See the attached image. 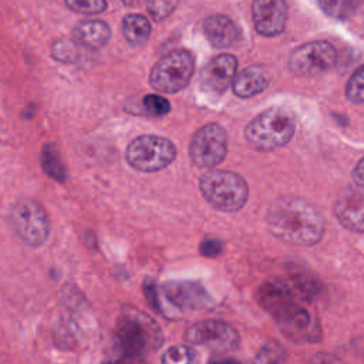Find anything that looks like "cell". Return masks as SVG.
Returning <instances> with one entry per match:
<instances>
[{"instance_id": "31", "label": "cell", "mask_w": 364, "mask_h": 364, "mask_svg": "<svg viewBox=\"0 0 364 364\" xmlns=\"http://www.w3.org/2000/svg\"><path fill=\"white\" fill-rule=\"evenodd\" d=\"M353 4H354V9L364 11V0H353Z\"/></svg>"}, {"instance_id": "15", "label": "cell", "mask_w": 364, "mask_h": 364, "mask_svg": "<svg viewBox=\"0 0 364 364\" xmlns=\"http://www.w3.org/2000/svg\"><path fill=\"white\" fill-rule=\"evenodd\" d=\"M237 60L232 54H219L212 58L200 73V84L206 91L222 94L233 81Z\"/></svg>"}, {"instance_id": "10", "label": "cell", "mask_w": 364, "mask_h": 364, "mask_svg": "<svg viewBox=\"0 0 364 364\" xmlns=\"http://www.w3.org/2000/svg\"><path fill=\"white\" fill-rule=\"evenodd\" d=\"M183 338L189 344L203 346L213 351H230L239 344L236 328L220 320L195 323L185 330Z\"/></svg>"}, {"instance_id": "22", "label": "cell", "mask_w": 364, "mask_h": 364, "mask_svg": "<svg viewBox=\"0 0 364 364\" xmlns=\"http://www.w3.org/2000/svg\"><path fill=\"white\" fill-rule=\"evenodd\" d=\"M80 47L81 46L74 40L60 38V40L54 41V44L51 47V54H53V58L60 63L73 64V63H77L81 57Z\"/></svg>"}, {"instance_id": "26", "label": "cell", "mask_w": 364, "mask_h": 364, "mask_svg": "<svg viewBox=\"0 0 364 364\" xmlns=\"http://www.w3.org/2000/svg\"><path fill=\"white\" fill-rule=\"evenodd\" d=\"M144 1L151 17L156 21H161L172 14L179 0H144Z\"/></svg>"}, {"instance_id": "9", "label": "cell", "mask_w": 364, "mask_h": 364, "mask_svg": "<svg viewBox=\"0 0 364 364\" xmlns=\"http://www.w3.org/2000/svg\"><path fill=\"white\" fill-rule=\"evenodd\" d=\"M337 58L336 48L327 41H310L297 47L289 58V68L300 77H314L328 71Z\"/></svg>"}, {"instance_id": "8", "label": "cell", "mask_w": 364, "mask_h": 364, "mask_svg": "<svg viewBox=\"0 0 364 364\" xmlns=\"http://www.w3.org/2000/svg\"><path fill=\"white\" fill-rule=\"evenodd\" d=\"M228 152V135L219 124L203 125L192 138L189 154L199 168H213L219 165Z\"/></svg>"}, {"instance_id": "30", "label": "cell", "mask_w": 364, "mask_h": 364, "mask_svg": "<svg viewBox=\"0 0 364 364\" xmlns=\"http://www.w3.org/2000/svg\"><path fill=\"white\" fill-rule=\"evenodd\" d=\"M353 179L358 186L364 188V158L355 165L353 171Z\"/></svg>"}, {"instance_id": "12", "label": "cell", "mask_w": 364, "mask_h": 364, "mask_svg": "<svg viewBox=\"0 0 364 364\" xmlns=\"http://www.w3.org/2000/svg\"><path fill=\"white\" fill-rule=\"evenodd\" d=\"M252 16L259 34L277 36L284 30L287 20L286 0H253Z\"/></svg>"}, {"instance_id": "14", "label": "cell", "mask_w": 364, "mask_h": 364, "mask_svg": "<svg viewBox=\"0 0 364 364\" xmlns=\"http://www.w3.org/2000/svg\"><path fill=\"white\" fill-rule=\"evenodd\" d=\"M165 297L179 309L199 310L210 304V296L200 283L172 280L162 286Z\"/></svg>"}, {"instance_id": "25", "label": "cell", "mask_w": 364, "mask_h": 364, "mask_svg": "<svg viewBox=\"0 0 364 364\" xmlns=\"http://www.w3.org/2000/svg\"><path fill=\"white\" fill-rule=\"evenodd\" d=\"M346 95L351 102H364V65H361L348 80L346 85Z\"/></svg>"}, {"instance_id": "5", "label": "cell", "mask_w": 364, "mask_h": 364, "mask_svg": "<svg viewBox=\"0 0 364 364\" xmlns=\"http://www.w3.org/2000/svg\"><path fill=\"white\" fill-rule=\"evenodd\" d=\"M176 156V148L168 138L141 135L129 142L125 159L139 172H156L166 168Z\"/></svg>"}, {"instance_id": "18", "label": "cell", "mask_w": 364, "mask_h": 364, "mask_svg": "<svg viewBox=\"0 0 364 364\" xmlns=\"http://www.w3.org/2000/svg\"><path fill=\"white\" fill-rule=\"evenodd\" d=\"M111 38V28L102 20H84L73 30V40L81 47L98 50Z\"/></svg>"}, {"instance_id": "6", "label": "cell", "mask_w": 364, "mask_h": 364, "mask_svg": "<svg viewBox=\"0 0 364 364\" xmlns=\"http://www.w3.org/2000/svg\"><path fill=\"white\" fill-rule=\"evenodd\" d=\"M10 223L20 240L30 247H38L48 239V215L46 209L34 199H18L10 210Z\"/></svg>"}, {"instance_id": "2", "label": "cell", "mask_w": 364, "mask_h": 364, "mask_svg": "<svg viewBox=\"0 0 364 364\" xmlns=\"http://www.w3.org/2000/svg\"><path fill=\"white\" fill-rule=\"evenodd\" d=\"M162 340L161 328L154 318L135 307L122 310L114 334L117 360H142L145 354L159 348Z\"/></svg>"}, {"instance_id": "4", "label": "cell", "mask_w": 364, "mask_h": 364, "mask_svg": "<svg viewBox=\"0 0 364 364\" xmlns=\"http://www.w3.org/2000/svg\"><path fill=\"white\" fill-rule=\"evenodd\" d=\"M199 189L210 206L223 212L242 209L249 195L247 183L240 175L220 169L205 172L199 179Z\"/></svg>"}, {"instance_id": "19", "label": "cell", "mask_w": 364, "mask_h": 364, "mask_svg": "<svg viewBox=\"0 0 364 364\" xmlns=\"http://www.w3.org/2000/svg\"><path fill=\"white\" fill-rule=\"evenodd\" d=\"M269 85V75L260 67H247L232 81L233 92L240 98H250L264 91Z\"/></svg>"}, {"instance_id": "7", "label": "cell", "mask_w": 364, "mask_h": 364, "mask_svg": "<svg viewBox=\"0 0 364 364\" xmlns=\"http://www.w3.org/2000/svg\"><path fill=\"white\" fill-rule=\"evenodd\" d=\"M195 71V61L189 51L175 50L164 55L151 70L149 82L154 90L173 94L188 85Z\"/></svg>"}, {"instance_id": "11", "label": "cell", "mask_w": 364, "mask_h": 364, "mask_svg": "<svg viewBox=\"0 0 364 364\" xmlns=\"http://www.w3.org/2000/svg\"><path fill=\"white\" fill-rule=\"evenodd\" d=\"M274 318L284 336L294 341H316L321 336L320 328L310 313L297 303H293Z\"/></svg>"}, {"instance_id": "28", "label": "cell", "mask_w": 364, "mask_h": 364, "mask_svg": "<svg viewBox=\"0 0 364 364\" xmlns=\"http://www.w3.org/2000/svg\"><path fill=\"white\" fill-rule=\"evenodd\" d=\"M145 109L148 114L155 115V117H162L165 114L169 112L171 109V104L166 98L158 95V94H148L144 97L142 101Z\"/></svg>"}, {"instance_id": "24", "label": "cell", "mask_w": 364, "mask_h": 364, "mask_svg": "<svg viewBox=\"0 0 364 364\" xmlns=\"http://www.w3.org/2000/svg\"><path fill=\"white\" fill-rule=\"evenodd\" d=\"M196 361V353L192 347L179 344L168 348L162 355V363L168 364H191Z\"/></svg>"}, {"instance_id": "17", "label": "cell", "mask_w": 364, "mask_h": 364, "mask_svg": "<svg viewBox=\"0 0 364 364\" xmlns=\"http://www.w3.org/2000/svg\"><path fill=\"white\" fill-rule=\"evenodd\" d=\"M257 300L266 311L277 317L287 307L296 303L290 289L283 282H267L257 291Z\"/></svg>"}, {"instance_id": "3", "label": "cell", "mask_w": 364, "mask_h": 364, "mask_svg": "<svg viewBox=\"0 0 364 364\" xmlns=\"http://www.w3.org/2000/svg\"><path fill=\"white\" fill-rule=\"evenodd\" d=\"M294 129V114L286 107H272L247 124L245 138L256 149L272 151L286 145Z\"/></svg>"}, {"instance_id": "16", "label": "cell", "mask_w": 364, "mask_h": 364, "mask_svg": "<svg viewBox=\"0 0 364 364\" xmlns=\"http://www.w3.org/2000/svg\"><path fill=\"white\" fill-rule=\"evenodd\" d=\"M203 33L209 43L216 48H228L240 37V31L233 20L222 14L206 17L203 21Z\"/></svg>"}, {"instance_id": "27", "label": "cell", "mask_w": 364, "mask_h": 364, "mask_svg": "<svg viewBox=\"0 0 364 364\" xmlns=\"http://www.w3.org/2000/svg\"><path fill=\"white\" fill-rule=\"evenodd\" d=\"M70 10L81 14H100L107 9V0H65Z\"/></svg>"}, {"instance_id": "20", "label": "cell", "mask_w": 364, "mask_h": 364, "mask_svg": "<svg viewBox=\"0 0 364 364\" xmlns=\"http://www.w3.org/2000/svg\"><path fill=\"white\" fill-rule=\"evenodd\" d=\"M122 33L132 46H142L151 34V23L142 14H128L122 21Z\"/></svg>"}, {"instance_id": "13", "label": "cell", "mask_w": 364, "mask_h": 364, "mask_svg": "<svg viewBox=\"0 0 364 364\" xmlns=\"http://www.w3.org/2000/svg\"><path fill=\"white\" fill-rule=\"evenodd\" d=\"M338 222L348 230L364 233V193L354 188H344L334 203Z\"/></svg>"}, {"instance_id": "1", "label": "cell", "mask_w": 364, "mask_h": 364, "mask_svg": "<svg viewBox=\"0 0 364 364\" xmlns=\"http://www.w3.org/2000/svg\"><path fill=\"white\" fill-rule=\"evenodd\" d=\"M266 223L276 237L293 245L311 246L324 233L320 212L307 200L296 196L274 200L266 213Z\"/></svg>"}, {"instance_id": "21", "label": "cell", "mask_w": 364, "mask_h": 364, "mask_svg": "<svg viewBox=\"0 0 364 364\" xmlns=\"http://www.w3.org/2000/svg\"><path fill=\"white\" fill-rule=\"evenodd\" d=\"M41 168L48 178H51L57 182H65L68 178L67 166H65L64 161L61 159L58 149L53 144H46L43 146Z\"/></svg>"}, {"instance_id": "23", "label": "cell", "mask_w": 364, "mask_h": 364, "mask_svg": "<svg viewBox=\"0 0 364 364\" xmlns=\"http://www.w3.org/2000/svg\"><path fill=\"white\" fill-rule=\"evenodd\" d=\"M320 9L331 18L348 20L354 14L353 0H317Z\"/></svg>"}, {"instance_id": "29", "label": "cell", "mask_w": 364, "mask_h": 364, "mask_svg": "<svg viewBox=\"0 0 364 364\" xmlns=\"http://www.w3.org/2000/svg\"><path fill=\"white\" fill-rule=\"evenodd\" d=\"M199 250L205 256H216L222 250V243L218 239H206L200 243Z\"/></svg>"}]
</instances>
